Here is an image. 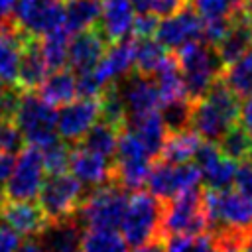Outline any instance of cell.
I'll return each mask as SVG.
<instances>
[{
    "mask_svg": "<svg viewBox=\"0 0 252 252\" xmlns=\"http://www.w3.org/2000/svg\"><path fill=\"white\" fill-rule=\"evenodd\" d=\"M238 106V96L219 77L203 98L193 100L189 128L195 130L203 140L219 142V138L236 124Z\"/></svg>",
    "mask_w": 252,
    "mask_h": 252,
    "instance_id": "1",
    "label": "cell"
},
{
    "mask_svg": "<svg viewBox=\"0 0 252 252\" xmlns=\"http://www.w3.org/2000/svg\"><path fill=\"white\" fill-rule=\"evenodd\" d=\"M173 55L179 63L189 100L203 98L211 85L220 77L224 67L215 45H209L203 39L185 43L183 47L175 49Z\"/></svg>",
    "mask_w": 252,
    "mask_h": 252,
    "instance_id": "2",
    "label": "cell"
},
{
    "mask_svg": "<svg viewBox=\"0 0 252 252\" xmlns=\"http://www.w3.org/2000/svg\"><path fill=\"white\" fill-rule=\"evenodd\" d=\"M128 191L114 181L93 187L85 193L75 217L85 228H120L128 207Z\"/></svg>",
    "mask_w": 252,
    "mask_h": 252,
    "instance_id": "3",
    "label": "cell"
},
{
    "mask_svg": "<svg viewBox=\"0 0 252 252\" xmlns=\"http://www.w3.org/2000/svg\"><path fill=\"white\" fill-rule=\"evenodd\" d=\"M161 199H158L150 191H134V195L128 199V207L120 222V230L126 244L136 248L150 240L161 238Z\"/></svg>",
    "mask_w": 252,
    "mask_h": 252,
    "instance_id": "4",
    "label": "cell"
},
{
    "mask_svg": "<svg viewBox=\"0 0 252 252\" xmlns=\"http://www.w3.org/2000/svg\"><path fill=\"white\" fill-rule=\"evenodd\" d=\"M12 122L20 128L30 146L43 148L57 138V108L33 91H22Z\"/></svg>",
    "mask_w": 252,
    "mask_h": 252,
    "instance_id": "5",
    "label": "cell"
},
{
    "mask_svg": "<svg viewBox=\"0 0 252 252\" xmlns=\"http://www.w3.org/2000/svg\"><path fill=\"white\" fill-rule=\"evenodd\" d=\"M171 232L201 234L207 232V217L203 209V189L191 187L163 201L161 238Z\"/></svg>",
    "mask_w": 252,
    "mask_h": 252,
    "instance_id": "6",
    "label": "cell"
},
{
    "mask_svg": "<svg viewBox=\"0 0 252 252\" xmlns=\"http://www.w3.org/2000/svg\"><path fill=\"white\" fill-rule=\"evenodd\" d=\"M45 167L41 152L35 146L26 144L16 158V165L8 181L4 183L6 199L10 201H32L37 199L39 189L45 181Z\"/></svg>",
    "mask_w": 252,
    "mask_h": 252,
    "instance_id": "7",
    "label": "cell"
},
{
    "mask_svg": "<svg viewBox=\"0 0 252 252\" xmlns=\"http://www.w3.org/2000/svg\"><path fill=\"white\" fill-rule=\"evenodd\" d=\"M85 197V185L69 173L45 175L39 189L37 203L45 211L47 219H63L77 211Z\"/></svg>",
    "mask_w": 252,
    "mask_h": 252,
    "instance_id": "8",
    "label": "cell"
},
{
    "mask_svg": "<svg viewBox=\"0 0 252 252\" xmlns=\"http://www.w3.org/2000/svg\"><path fill=\"white\" fill-rule=\"evenodd\" d=\"M201 181H203L201 171L193 161L167 163L163 159H156L152 161L148 177H146L148 191L161 201H167L185 189L199 187Z\"/></svg>",
    "mask_w": 252,
    "mask_h": 252,
    "instance_id": "9",
    "label": "cell"
},
{
    "mask_svg": "<svg viewBox=\"0 0 252 252\" xmlns=\"http://www.w3.org/2000/svg\"><path fill=\"white\" fill-rule=\"evenodd\" d=\"M63 14L61 0H18L10 18L30 37H41L63 26Z\"/></svg>",
    "mask_w": 252,
    "mask_h": 252,
    "instance_id": "10",
    "label": "cell"
},
{
    "mask_svg": "<svg viewBox=\"0 0 252 252\" xmlns=\"http://www.w3.org/2000/svg\"><path fill=\"white\" fill-rule=\"evenodd\" d=\"M100 118L98 98H73L57 110V136L75 146Z\"/></svg>",
    "mask_w": 252,
    "mask_h": 252,
    "instance_id": "11",
    "label": "cell"
},
{
    "mask_svg": "<svg viewBox=\"0 0 252 252\" xmlns=\"http://www.w3.org/2000/svg\"><path fill=\"white\" fill-rule=\"evenodd\" d=\"M124 106H126V118L144 114L150 110H158L161 96L158 91V85L152 75H142V73H128L124 79L114 83Z\"/></svg>",
    "mask_w": 252,
    "mask_h": 252,
    "instance_id": "12",
    "label": "cell"
},
{
    "mask_svg": "<svg viewBox=\"0 0 252 252\" xmlns=\"http://www.w3.org/2000/svg\"><path fill=\"white\" fill-rule=\"evenodd\" d=\"M201 33H203V20L187 4L179 12L163 18L158 24L156 39L165 49H179L189 41L201 39Z\"/></svg>",
    "mask_w": 252,
    "mask_h": 252,
    "instance_id": "13",
    "label": "cell"
},
{
    "mask_svg": "<svg viewBox=\"0 0 252 252\" xmlns=\"http://www.w3.org/2000/svg\"><path fill=\"white\" fill-rule=\"evenodd\" d=\"M106 47H108V41L98 32V28H89L73 33L69 37V49H67L69 69L73 73H85L94 69L96 63L102 59Z\"/></svg>",
    "mask_w": 252,
    "mask_h": 252,
    "instance_id": "14",
    "label": "cell"
},
{
    "mask_svg": "<svg viewBox=\"0 0 252 252\" xmlns=\"http://www.w3.org/2000/svg\"><path fill=\"white\" fill-rule=\"evenodd\" d=\"M69 171L85 187L93 189V187H98V185L112 181V159L75 144L71 148Z\"/></svg>",
    "mask_w": 252,
    "mask_h": 252,
    "instance_id": "15",
    "label": "cell"
},
{
    "mask_svg": "<svg viewBox=\"0 0 252 252\" xmlns=\"http://www.w3.org/2000/svg\"><path fill=\"white\" fill-rule=\"evenodd\" d=\"M0 220L14 228L20 236L32 238L37 236L47 224V215L39 203L32 201H10L6 199L0 205Z\"/></svg>",
    "mask_w": 252,
    "mask_h": 252,
    "instance_id": "16",
    "label": "cell"
},
{
    "mask_svg": "<svg viewBox=\"0 0 252 252\" xmlns=\"http://www.w3.org/2000/svg\"><path fill=\"white\" fill-rule=\"evenodd\" d=\"M83 234L85 226L73 213L63 219H49L37 238L47 252H79Z\"/></svg>",
    "mask_w": 252,
    "mask_h": 252,
    "instance_id": "17",
    "label": "cell"
},
{
    "mask_svg": "<svg viewBox=\"0 0 252 252\" xmlns=\"http://www.w3.org/2000/svg\"><path fill=\"white\" fill-rule=\"evenodd\" d=\"M134 69V37H122L118 41H112L110 47H106L102 59L96 63L93 73L96 79L108 87L120 79H124Z\"/></svg>",
    "mask_w": 252,
    "mask_h": 252,
    "instance_id": "18",
    "label": "cell"
},
{
    "mask_svg": "<svg viewBox=\"0 0 252 252\" xmlns=\"http://www.w3.org/2000/svg\"><path fill=\"white\" fill-rule=\"evenodd\" d=\"M30 35L24 33L12 22V18H6L0 24V77L6 85L16 83L20 55Z\"/></svg>",
    "mask_w": 252,
    "mask_h": 252,
    "instance_id": "19",
    "label": "cell"
},
{
    "mask_svg": "<svg viewBox=\"0 0 252 252\" xmlns=\"http://www.w3.org/2000/svg\"><path fill=\"white\" fill-rule=\"evenodd\" d=\"M134 22V6L130 0H100L98 32L108 43L128 37Z\"/></svg>",
    "mask_w": 252,
    "mask_h": 252,
    "instance_id": "20",
    "label": "cell"
},
{
    "mask_svg": "<svg viewBox=\"0 0 252 252\" xmlns=\"http://www.w3.org/2000/svg\"><path fill=\"white\" fill-rule=\"evenodd\" d=\"M124 128L132 130L142 140V144L146 146V150L154 161L159 158L161 146L167 138V128L159 116V110H150L144 114L128 116L124 122Z\"/></svg>",
    "mask_w": 252,
    "mask_h": 252,
    "instance_id": "21",
    "label": "cell"
},
{
    "mask_svg": "<svg viewBox=\"0 0 252 252\" xmlns=\"http://www.w3.org/2000/svg\"><path fill=\"white\" fill-rule=\"evenodd\" d=\"M47 75H49V67L39 49V41L37 37H30L20 55L16 85L22 91H37V87L43 83Z\"/></svg>",
    "mask_w": 252,
    "mask_h": 252,
    "instance_id": "22",
    "label": "cell"
},
{
    "mask_svg": "<svg viewBox=\"0 0 252 252\" xmlns=\"http://www.w3.org/2000/svg\"><path fill=\"white\" fill-rule=\"evenodd\" d=\"M250 47H252V20L246 18L240 10H236L232 14V24H230L226 35L215 45V49H217L222 65H228Z\"/></svg>",
    "mask_w": 252,
    "mask_h": 252,
    "instance_id": "23",
    "label": "cell"
},
{
    "mask_svg": "<svg viewBox=\"0 0 252 252\" xmlns=\"http://www.w3.org/2000/svg\"><path fill=\"white\" fill-rule=\"evenodd\" d=\"M37 94L51 106H63L77 98V75L65 67L51 71L37 87Z\"/></svg>",
    "mask_w": 252,
    "mask_h": 252,
    "instance_id": "24",
    "label": "cell"
},
{
    "mask_svg": "<svg viewBox=\"0 0 252 252\" xmlns=\"http://www.w3.org/2000/svg\"><path fill=\"white\" fill-rule=\"evenodd\" d=\"M201 142H203V138L191 128H185L179 132H169L161 146L158 159H163L167 163H189V161H193L195 152Z\"/></svg>",
    "mask_w": 252,
    "mask_h": 252,
    "instance_id": "25",
    "label": "cell"
},
{
    "mask_svg": "<svg viewBox=\"0 0 252 252\" xmlns=\"http://www.w3.org/2000/svg\"><path fill=\"white\" fill-rule=\"evenodd\" d=\"M100 18V0H69L65 2L63 28L73 35L77 32L94 28Z\"/></svg>",
    "mask_w": 252,
    "mask_h": 252,
    "instance_id": "26",
    "label": "cell"
},
{
    "mask_svg": "<svg viewBox=\"0 0 252 252\" xmlns=\"http://www.w3.org/2000/svg\"><path fill=\"white\" fill-rule=\"evenodd\" d=\"M152 77H154V81H156V85H158L161 102L187 96V93H185V83H183V75H181V69H179V63H177L175 55H169V53H167L165 59L161 61V65L156 69V73H154Z\"/></svg>",
    "mask_w": 252,
    "mask_h": 252,
    "instance_id": "27",
    "label": "cell"
},
{
    "mask_svg": "<svg viewBox=\"0 0 252 252\" xmlns=\"http://www.w3.org/2000/svg\"><path fill=\"white\" fill-rule=\"evenodd\" d=\"M220 81L240 98L252 93V47L246 49L238 59L222 67Z\"/></svg>",
    "mask_w": 252,
    "mask_h": 252,
    "instance_id": "28",
    "label": "cell"
},
{
    "mask_svg": "<svg viewBox=\"0 0 252 252\" xmlns=\"http://www.w3.org/2000/svg\"><path fill=\"white\" fill-rule=\"evenodd\" d=\"M118 132L120 128L106 122V120H96L89 130L87 134L83 136V140L79 142V146L87 148V150H93L100 156H106V158H114V152H116V142H118Z\"/></svg>",
    "mask_w": 252,
    "mask_h": 252,
    "instance_id": "29",
    "label": "cell"
},
{
    "mask_svg": "<svg viewBox=\"0 0 252 252\" xmlns=\"http://www.w3.org/2000/svg\"><path fill=\"white\" fill-rule=\"evenodd\" d=\"M69 37L71 33L61 26L41 37H37L39 41V49L43 53V59L49 67V71H57L67 67V49H69Z\"/></svg>",
    "mask_w": 252,
    "mask_h": 252,
    "instance_id": "30",
    "label": "cell"
},
{
    "mask_svg": "<svg viewBox=\"0 0 252 252\" xmlns=\"http://www.w3.org/2000/svg\"><path fill=\"white\" fill-rule=\"evenodd\" d=\"M167 49L154 37H134V69L142 75H154L165 59Z\"/></svg>",
    "mask_w": 252,
    "mask_h": 252,
    "instance_id": "31",
    "label": "cell"
},
{
    "mask_svg": "<svg viewBox=\"0 0 252 252\" xmlns=\"http://www.w3.org/2000/svg\"><path fill=\"white\" fill-rule=\"evenodd\" d=\"M79 252H128V244L112 228H87Z\"/></svg>",
    "mask_w": 252,
    "mask_h": 252,
    "instance_id": "32",
    "label": "cell"
},
{
    "mask_svg": "<svg viewBox=\"0 0 252 252\" xmlns=\"http://www.w3.org/2000/svg\"><path fill=\"white\" fill-rule=\"evenodd\" d=\"M220 154L224 158H230L234 161L250 159L252 156V136L242 126H230L217 142Z\"/></svg>",
    "mask_w": 252,
    "mask_h": 252,
    "instance_id": "33",
    "label": "cell"
},
{
    "mask_svg": "<svg viewBox=\"0 0 252 252\" xmlns=\"http://www.w3.org/2000/svg\"><path fill=\"white\" fill-rule=\"evenodd\" d=\"M191 108H193V100H189L187 96L181 98H173V100H165L163 106L159 108V116L169 132H179L189 128L191 122Z\"/></svg>",
    "mask_w": 252,
    "mask_h": 252,
    "instance_id": "34",
    "label": "cell"
},
{
    "mask_svg": "<svg viewBox=\"0 0 252 252\" xmlns=\"http://www.w3.org/2000/svg\"><path fill=\"white\" fill-rule=\"evenodd\" d=\"M71 144H67L61 138L51 140L49 144H45L43 148H39L41 152V159H43V167L47 175L53 173H65L69 169V159H71Z\"/></svg>",
    "mask_w": 252,
    "mask_h": 252,
    "instance_id": "35",
    "label": "cell"
},
{
    "mask_svg": "<svg viewBox=\"0 0 252 252\" xmlns=\"http://www.w3.org/2000/svg\"><path fill=\"white\" fill-rule=\"evenodd\" d=\"M236 167H238V161H234V159L222 156V158H220L209 171L203 173V181L207 183V187L217 189V191L230 189V187L234 185Z\"/></svg>",
    "mask_w": 252,
    "mask_h": 252,
    "instance_id": "36",
    "label": "cell"
},
{
    "mask_svg": "<svg viewBox=\"0 0 252 252\" xmlns=\"http://www.w3.org/2000/svg\"><path fill=\"white\" fill-rule=\"evenodd\" d=\"M189 4L203 22L215 18H228L236 12L232 0H189Z\"/></svg>",
    "mask_w": 252,
    "mask_h": 252,
    "instance_id": "37",
    "label": "cell"
},
{
    "mask_svg": "<svg viewBox=\"0 0 252 252\" xmlns=\"http://www.w3.org/2000/svg\"><path fill=\"white\" fill-rule=\"evenodd\" d=\"M26 146V138L20 132V128L12 120L0 122V150L10 154H20Z\"/></svg>",
    "mask_w": 252,
    "mask_h": 252,
    "instance_id": "38",
    "label": "cell"
},
{
    "mask_svg": "<svg viewBox=\"0 0 252 252\" xmlns=\"http://www.w3.org/2000/svg\"><path fill=\"white\" fill-rule=\"evenodd\" d=\"M158 24H159V16H156L154 12L138 14V16H134L130 33L134 37H154L156 30H158Z\"/></svg>",
    "mask_w": 252,
    "mask_h": 252,
    "instance_id": "39",
    "label": "cell"
},
{
    "mask_svg": "<svg viewBox=\"0 0 252 252\" xmlns=\"http://www.w3.org/2000/svg\"><path fill=\"white\" fill-rule=\"evenodd\" d=\"M189 4V0H152V12L159 18H167L175 12H179L181 8H185Z\"/></svg>",
    "mask_w": 252,
    "mask_h": 252,
    "instance_id": "40",
    "label": "cell"
},
{
    "mask_svg": "<svg viewBox=\"0 0 252 252\" xmlns=\"http://www.w3.org/2000/svg\"><path fill=\"white\" fill-rule=\"evenodd\" d=\"M20 244V234L0 220V252H16Z\"/></svg>",
    "mask_w": 252,
    "mask_h": 252,
    "instance_id": "41",
    "label": "cell"
},
{
    "mask_svg": "<svg viewBox=\"0 0 252 252\" xmlns=\"http://www.w3.org/2000/svg\"><path fill=\"white\" fill-rule=\"evenodd\" d=\"M187 252H217V242H215V236L211 232H201V234H195Z\"/></svg>",
    "mask_w": 252,
    "mask_h": 252,
    "instance_id": "42",
    "label": "cell"
},
{
    "mask_svg": "<svg viewBox=\"0 0 252 252\" xmlns=\"http://www.w3.org/2000/svg\"><path fill=\"white\" fill-rule=\"evenodd\" d=\"M238 126H242L252 136V93L246 94L238 106Z\"/></svg>",
    "mask_w": 252,
    "mask_h": 252,
    "instance_id": "43",
    "label": "cell"
},
{
    "mask_svg": "<svg viewBox=\"0 0 252 252\" xmlns=\"http://www.w3.org/2000/svg\"><path fill=\"white\" fill-rule=\"evenodd\" d=\"M16 158H18V154H10V152H2L0 150V183L2 185L12 175L14 165H16Z\"/></svg>",
    "mask_w": 252,
    "mask_h": 252,
    "instance_id": "44",
    "label": "cell"
},
{
    "mask_svg": "<svg viewBox=\"0 0 252 252\" xmlns=\"http://www.w3.org/2000/svg\"><path fill=\"white\" fill-rule=\"evenodd\" d=\"M16 252H47V250L43 248V244L39 242L37 236H32V238H26L24 242H20Z\"/></svg>",
    "mask_w": 252,
    "mask_h": 252,
    "instance_id": "45",
    "label": "cell"
},
{
    "mask_svg": "<svg viewBox=\"0 0 252 252\" xmlns=\"http://www.w3.org/2000/svg\"><path fill=\"white\" fill-rule=\"evenodd\" d=\"M132 252H165V250H163L161 238H156V240H150V242H146V244L136 246Z\"/></svg>",
    "mask_w": 252,
    "mask_h": 252,
    "instance_id": "46",
    "label": "cell"
},
{
    "mask_svg": "<svg viewBox=\"0 0 252 252\" xmlns=\"http://www.w3.org/2000/svg\"><path fill=\"white\" fill-rule=\"evenodd\" d=\"M16 2H18V0H0V24H2L6 18H10V14H12L14 6H16Z\"/></svg>",
    "mask_w": 252,
    "mask_h": 252,
    "instance_id": "47",
    "label": "cell"
},
{
    "mask_svg": "<svg viewBox=\"0 0 252 252\" xmlns=\"http://www.w3.org/2000/svg\"><path fill=\"white\" fill-rule=\"evenodd\" d=\"M134 6V12L144 14V12H152V0H130Z\"/></svg>",
    "mask_w": 252,
    "mask_h": 252,
    "instance_id": "48",
    "label": "cell"
},
{
    "mask_svg": "<svg viewBox=\"0 0 252 252\" xmlns=\"http://www.w3.org/2000/svg\"><path fill=\"white\" fill-rule=\"evenodd\" d=\"M240 252H252V228L246 230L244 240H242V250Z\"/></svg>",
    "mask_w": 252,
    "mask_h": 252,
    "instance_id": "49",
    "label": "cell"
},
{
    "mask_svg": "<svg viewBox=\"0 0 252 252\" xmlns=\"http://www.w3.org/2000/svg\"><path fill=\"white\" fill-rule=\"evenodd\" d=\"M238 10H240L246 18H250V20H252V0H244V2H242V6H240Z\"/></svg>",
    "mask_w": 252,
    "mask_h": 252,
    "instance_id": "50",
    "label": "cell"
},
{
    "mask_svg": "<svg viewBox=\"0 0 252 252\" xmlns=\"http://www.w3.org/2000/svg\"><path fill=\"white\" fill-rule=\"evenodd\" d=\"M4 201H6V193H4V185L0 183V205H2Z\"/></svg>",
    "mask_w": 252,
    "mask_h": 252,
    "instance_id": "51",
    "label": "cell"
},
{
    "mask_svg": "<svg viewBox=\"0 0 252 252\" xmlns=\"http://www.w3.org/2000/svg\"><path fill=\"white\" fill-rule=\"evenodd\" d=\"M4 87H6V83H4V81H2V77H0V91H2Z\"/></svg>",
    "mask_w": 252,
    "mask_h": 252,
    "instance_id": "52",
    "label": "cell"
},
{
    "mask_svg": "<svg viewBox=\"0 0 252 252\" xmlns=\"http://www.w3.org/2000/svg\"><path fill=\"white\" fill-rule=\"evenodd\" d=\"M61 2H69V0H61Z\"/></svg>",
    "mask_w": 252,
    "mask_h": 252,
    "instance_id": "53",
    "label": "cell"
},
{
    "mask_svg": "<svg viewBox=\"0 0 252 252\" xmlns=\"http://www.w3.org/2000/svg\"><path fill=\"white\" fill-rule=\"evenodd\" d=\"M250 159H252V156H250Z\"/></svg>",
    "mask_w": 252,
    "mask_h": 252,
    "instance_id": "54",
    "label": "cell"
},
{
    "mask_svg": "<svg viewBox=\"0 0 252 252\" xmlns=\"http://www.w3.org/2000/svg\"><path fill=\"white\" fill-rule=\"evenodd\" d=\"M0 122H2V118H0Z\"/></svg>",
    "mask_w": 252,
    "mask_h": 252,
    "instance_id": "55",
    "label": "cell"
}]
</instances>
